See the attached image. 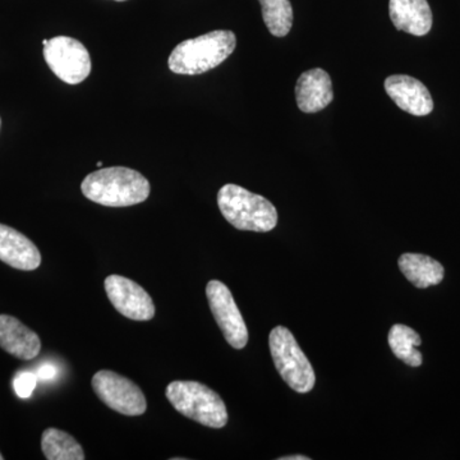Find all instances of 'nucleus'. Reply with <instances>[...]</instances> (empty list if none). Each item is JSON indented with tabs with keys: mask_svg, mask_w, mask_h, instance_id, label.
Here are the masks:
<instances>
[{
	"mask_svg": "<svg viewBox=\"0 0 460 460\" xmlns=\"http://www.w3.org/2000/svg\"><path fill=\"white\" fill-rule=\"evenodd\" d=\"M334 99L332 78L321 68L310 69L298 78L296 84V105L304 113H317L328 107Z\"/></svg>",
	"mask_w": 460,
	"mask_h": 460,
	"instance_id": "nucleus-12",
	"label": "nucleus"
},
{
	"mask_svg": "<svg viewBox=\"0 0 460 460\" xmlns=\"http://www.w3.org/2000/svg\"><path fill=\"white\" fill-rule=\"evenodd\" d=\"M41 449L45 458L49 460H84L83 447L74 436L62 429H47L42 432Z\"/></svg>",
	"mask_w": 460,
	"mask_h": 460,
	"instance_id": "nucleus-16",
	"label": "nucleus"
},
{
	"mask_svg": "<svg viewBox=\"0 0 460 460\" xmlns=\"http://www.w3.org/2000/svg\"><path fill=\"white\" fill-rule=\"evenodd\" d=\"M98 166H99V168H102V162H99V163H98Z\"/></svg>",
	"mask_w": 460,
	"mask_h": 460,
	"instance_id": "nucleus-22",
	"label": "nucleus"
},
{
	"mask_svg": "<svg viewBox=\"0 0 460 460\" xmlns=\"http://www.w3.org/2000/svg\"><path fill=\"white\" fill-rule=\"evenodd\" d=\"M263 22L271 35L284 38L293 26V8L289 0H259Z\"/></svg>",
	"mask_w": 460,
	"mask_h": 460,
	"instance_id": "nucleus-18",
	"label": "nucleus"
},
{
	"mask_svg": "<svg viewBox=\"0 0 460 460\" xmlns=\"http://www.w3.org/2000/svg\"><path fill=\"white\" fill-rule=\"evenodd\" d=\"M104 287L109 301L127 319L150 321L155 316L153 298L136 281L120 275H111L105 279Z\"/></svg>",
	"mask_w": 460,
	"mask_h": 460,
	"instance_id": "nucleus-9",
	"label": "nucleus"
},
{
	"mask_svg": "<svg viewBox=\"0 0 460 460\" xmlns=\"http://www.w3.org/2000/svg\"><path fill=\"white\" fill-rule=\"evenodd\" d=\"M3 459H4V458H3L2 454H0V460H3Z\"/></svg>",
	"mask_w": 460,
	"mask_h": 460,
	"instance_id": "nucleus-24",
	"label": "nucleus"
},
{
	"mask_svg": "<svg viewBox=\"0 0 460 460\" xmlns=\"http://www.w3.org/2000/svg\"><path fill=\"white\" fill-rule=\"evenodd\" d=\"M237 47V38L232 31L217 30L181 41L169 57V69L177 75H195L211 71L228 59Z\"/></svg>",
	"mask_w": 460,
	"mask_h": 460,
	"instance_id": "nucleus-2",
	"label": "nucleus"
},
{
	"mask_svg": "<svg viewBox=\"0 0 460 460\" xmlns=\"http://www.w3.org/2000/svg\"><path fill=\"white\" fill-rule=\"evenodd\" d=\"M217 206L235 229L266 233L278 224V211L269 199L237 184H226L217 193Z\"/></svg>",
	"mask_w": 460,
	"mask_h": 460,
	"instance_id": "nucleus-3",
	"label": "nucleus"
},
{
	"mask_svg": "<svg viewBox=\"0 0 460 460\" xmlns=\"http://www.w3.org/2000/svg\"><path fill=\"white\" fill-rule=\"evenodd\" d=\"M45 62L59 80L68 84L84 83L91 74L89 50L69 36H57L44 45Z\"/></svg>",
	"mask_w": 460,
	"mask_h": 460,
	"instance_id": "nucleus-6",
	"label": "nucleus"
},
{
	"mask_svg": "<svg viewBox=\"0 0 460 460\" xmlns=\"http://www.w3.org/2000/svg\"><path fill=\"white\" fill-rule=\"evenodd\" d=\"M387 341H389L393 353L405 365L411 366V367H419L422 365V354L417 350V347L422 344V341L410 326L396 323L390 329Z\"/></svg>",
	"mask_w": 460,
	"mask_h": 460,
	"instance_id": "nucleus-17",
	"label": "nucleus"
},
{
	"mask_svg": "<svg viewBox=\"0 0 460 460\" xmlns=\"http://www.w3.org/2000/svg\"><path fill=\"white\" fill-rule=\"evenodd\" d=\"M38 384V376L32 372H21L14 378V390L20 398L26 399L31 396Z\"/></svg>",
	"mask_w": 460,
	"mask_h": 460,
	"instance_id": "nucleus-19",
	"label": "nucleus"
},
{
	"mask_svg": "<svg viewBox=\"0 0 460 460\" xmlns=\"http://www.w3.org/2000/svg\"><path fill=\"white\" fill-rule=\"evenodd\" d=\"M57 375V368L53 365H44L39 368L38 377L41 380H50Z\"/></svg>",
	"mask_w": 460,
	"mask_h": 460,
	"instance_id": "nucleus-20",
	"label": "nucleus"
},
{
	"mask_svg": "<svg viewBox=\"0 0 460 460\" xmlns=\"http://www.w3.org/2000/svg\"><path fill=\"white\" fill-rule=\"evenodd\" d=\"M398 265L402 275L420 289L438 286L444 279V266L429 256L404 253L399 257Z\"/></svg>",
	"mask_w": 460,
	"mask_h": 460,
	"instance_id": "nucleus-15",
	"label": "nucleus"
},
{
	"mask_svg": "<svg viewBox=\"0 0 460 460\" xmlns=\"http://www.w3.org/2000/svg\"><path fill=\"white\" fill-rule=\"evenodd\" d=\"M389 13L399 31L428 35L432 29V11L428 0H390Z\"/></svg>",
	"mask_w": 460,
	"mask_h": 460,
	"instance_id": "nucleus-14",
	"label": "nucleus"
},
{
	"mask_svg": "<svg viewBox=\"0 0 460 460\" xmlns=\"http://www.w3.org/2000/svg\"><path fill=\"white\" fill-rule=\"evenodd\" d=\"M206 296L226 341L234 349H243L248 343V330L229 288L219 280L208 281Z\"/></svg>",
	"mask_w": 460,
	"mask_h": 460,
	"instance_id": "nucleus-8",
	"label": "nucleus"
},
{
	"mask_svg": "<svg viewBox=\"0 0 460 460\" xmlns=\"http://www.w3.org/2000/svg\"><path fill=\"white\" fill-rule=\"evenodd\" d=\"M115 2H126V0H115Z\"/></svg>",
	"mask_w": 460,
	"mask_h": 460,
	"instance_id": "nucleus-23",
	"label": "nucleus"
},
{
	"mask_svg": "<svg viewBox=\"0 0 460 460\" xmlns=\"http://www.w3.org/2000/svg\"><path fill=\"white\" fill-rule=\"evenodd\" d=\"M165 395L181 414L206 428L222 429L228 423L226 402L204 384L198 381H172L166 386Z\"/></svg>",
	"mask_w": 460,
	"mask_h": 460,
	"instance_id": "nucleus-4",
	"label": "nucleus"
},
{
	"mask_svg": "<svg viewBox=\"0 0 460 460\" xmlns=\"http://www.w3.org/2000/svg\"><path fill=\"white\" fill-rule=\"evenodd\" d=\"M279 460H310V458L305 456H287L279 458Z\"/></svg>",
	"mask_w": 460,
	"mask_h": 460,
	"instance_id": "nucleus-21",
	"label": "nucleus"
},
{
	"mask_svg": "<svg viewBox=\"0 0 460 460\" xmlns=\"http://www.w3.org/2000/svg\"><path fill=\"white\" fill-rule=\"evenodd\" d=\"M269 347L275 367L288 386L296 393H310L316 383L314 371L292 332L284 326L271 330Z\"/></svg>",
	"mask_w": 460,
	"mask_h": 460,
	"instance_id": "nucleus-5",
	"label": "nucleus"
},
{
	"mask_svg": "<svg viewBox=\"0 0 460 460\" xmlns=\"http://www.w3.org/2000/svg\"><path fill=\"white\" fill-rule=\"evenodd\" d=\"M93 389L100 401L124 416H141L147 410L146 398L140 387L117 372H96Z\"/></svg>",
	"mask_w": 460,
	"mask_h": 460,
	"instance_id": "nucleus-7",
	"label": "nucleus"
},
{
	"mask_svg": "<svg viewBox=\"0 0 460 460\" xmlns=\"http://www.w3.org/2000/svg\"><path fill=\"white\" fill-rule=\"evenodd\" d=\"M81 190L84 198L96 204L126 208L146 201L151 187L141 172L124 166H111L87 175Z\"/></svg>",
	"mask_w": 460,
	"mask_h": 460,
	"instance_id": "nucleus-1",
	"label": "nucleus"
},
{
	"mask_svg": "<svg viewBox=\"0 0 460 460\" xmlns=\"http://www.w3.org/2000/svg\"><path fill=\"white\" fill-rule=\"evenodd\" d=\"M385 91L389 98L407 113L425 117L434 111V100L428 87L411 75H390L385 80Z\"/></svg>",
	"mask_w": 460,
	"mask_h": 460,
	"instance_id": "nucleus-10",
	"label": "nucleus"
},
{
	"mask_svg": "<svg viewBox=\"0 0 460 460\" xmlns=\"http://www.w3.org/2000/svg\"><path fill=\"white\" fill-rule=\"evenodd\" d=\"M0 261L17 270H36L41 263L40 251L22 233L0 224Z\"/></svg>",
	"mask_w": 460,
	"mask_h": 460,
	"instance_id": "nucleus-11",
	"label": "nucleus"
},
{
	"mask_svg": "<svg viewBox=\"0 0 460 460\" xmlns=\"http://www.w3.org/2000/svg\"><path fill=\"white\" fill-rule=\"evenodd\" d=\"M0 348L18 359L30 361L40 353L41 341L16 317L0 314Z\"/></svg>",
	"mask_w": 460,
	"mask_h": 460,
	"instance_id": "nucleus-13",
	"label": "nucleus"
}]
</instances>
